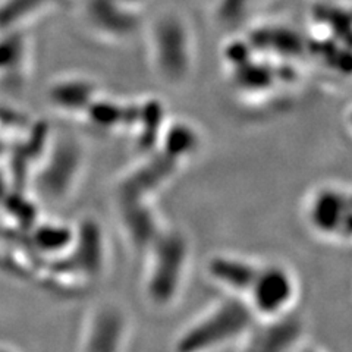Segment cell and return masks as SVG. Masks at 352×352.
<instances>
[{"label": "cell", "mask_w": 352, "mask_h": 352, "mask_svg": "<svg viewBox=\"0 0 352 352\" xmlns=\"http://www.w3.org/2000/svg\"><path fill=\"white\" fill-rule=\"evenodd\" d=\"M248 311L245 307H235V304L223 305L206 316L204 320L198 322L182 336L179 349L204 348L214 344L228 342L230 338L241 335L248 322Z\"/></svg>", "instance_id": "2"}, {"label": "cell", "mask_w": 352, "mask_h": 352, "mask_svg": "<svg viewBox=\"0 0 352 352\" xmlns=\"http://www.w3.org/2000/svg\"><path fill=\"white\" fill-rule=\"evenodd\" d=\"M260 266L239 257H216L210 261L208 272L217 283L226 289L235 292H245L254 280Z\"/></svg>", "instance_id": "3"}, {"label": "cell", "mask_w": 352, "mask_h": 352, "mask_svg": "<svg viewBox=\"0 0 352 352\" xmlns=\"http://www.w3.org/2000/svg\"><path fill=\"white\" fill-rule=\"evenodd\" d=\"M250 305L264 318H276L286 313L295 300L294 274L278 264L258 267L250 286Z\"/></svg>", "instance_id": "1"}]
</instances>
